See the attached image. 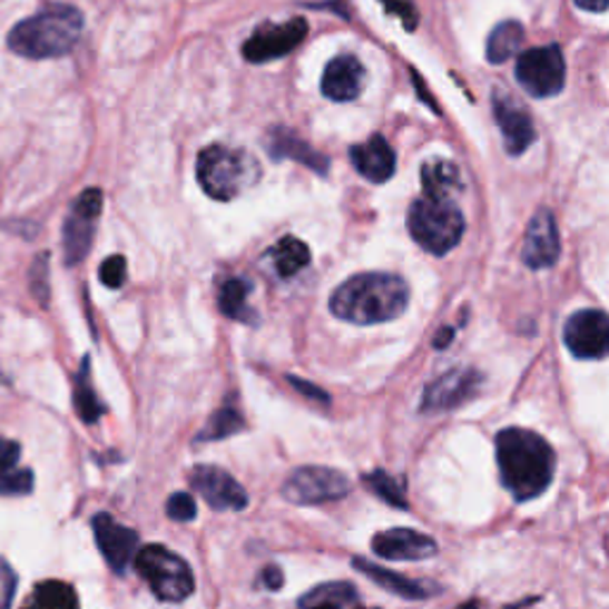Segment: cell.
I'll return each mask as SVG.
<instances>
[{
	"label": "cell",
	"instance_id": "6da1fadb",
	"mask_svg": "<svg viewBox=\"0 0 609 609\" xmlns=\"http://www.w3.org/2000/svg\"><path fill=\"white\" fill-rule=\"evenodd\" d=\"M495 455L502 485L517 502H527L548 491L554 477V450L541 433L508 426L495 436Z\"/></svg>",
	"mask_w": 609,
	"mask_h": 609
},
{
	"label": "cell",
	"instance_id": "7a4b0ae2",
	"mask_svg": "<svg viewBox=\"0 0 609 609\" xmlns=\"http://www.w3.org/2000/svg\"><path fill=\"white\" fill-rule=\"evenodd\" d=\"M410 286L403 276L389 272L355 274L343 282L334 295V315L357 326H372L397 320L407 310Z\"/></svg>",
	"mask_w": 609,
	"mask_h": 609
},
{
	"label": "cell",
	"instance_id": "3957f363",
	"mask_svg": "<svg viewBox=\"0 0 609 609\" xmlns=\"http://www.w3.org/2000/svg\"><path fill=\"white\" fill-rule=\"evenodd\" d=\"M81 31L84 14L72 6L56 3L17 24L10 31L8 46L29 60L60 58L77 46Z\"/></svg>",
	"mask_w": 609,
	"mask_h": 609
},
{
	"label": "cell",
	"instance_id": "277c9868",
	"mask_svg": "<svg viewBox=\"0 0 609 609\" xmlns=\"http://www.w3.org/2000/svg\"><path fill=\"white\" fill-rule=\"evenodd\" d=\"M410 236L431 255H448L464 236V215L452 196L424 194L410 205Z\"/></svg>",
	"mask_w": 609,
	"mask_h": 609
},
{
	"label": "cell",
	"instance_id": "5b68a950",
	"mask_svg": "<svg viewBox=\"0 0 609 609\" xmlns=\"http://www.w3.org/2000/svg\"><path fill=\"white\" fill-rule=\"evenodd\" d=\"M259 163L246 150L226 148V146H207L198 155V184L215 200H234L243 190L257 184Z\"/></svg>",
	"mask_w": 609,
	"mask_h": 609
},
{
	"label": "cell",
	"instance_id": "8992f818",
	"mask_svg": "<svg viewBox=\"0 0 609 609\" xmlns=\"http://www.w3.org/2000/svg\"><path fill=\"white\" fill-rule=\"evenodd\" d=\"M134 567L163 602H184L196 590L194 571L184 557L165 546H146L136 552Z\"/></svg>",
	"mask_w": 609,
	"mask_h": 609
},
{
	"label": "cell",
	"instance_id": "52a82bcc",
	"mask_svg": "<svg viewBox=\"0 0 609 609\" xmlns=\"http://www.w3.org/2000/svg\"><path fill=\"white\" fill-rule=\"evenodd\" d=\"M353 483L338 469L307 464L295 469V472L284 483V498L293 504H303V508H315V504L334 502L351 493Z\"/></svg>",
	"mask_w": 609,
	"mask_h": 609
},
{
	"label": "cell",
	"instance_id": "ba28073f",
	"mask_svg": "<svg viewBox=\"0 0 609 609\" xmlns=\"http://www.w3.org/2000/svg\"><path fill=\"white\" fill-rule=\"evenodd\" d=\"M517 81L533 98H550L564 89L567 65L560 46L527 50L517 60Z\"/></svg>",
	"mask_w": 609,
	"mask_h": 609
},
{
	"label": "cell",
	"instance_id": "9c48e42d",
	"mask_svg": "<svg viewBox=\"0 0 609 609\" xmlns=\"http://www.w3.org/2000/svg\"><path fill=\"white\" fill-rule=\"evenodd\" d=\"M100 210H102L100 188H86L84 194L75 200L72 210H69V217L65 219V229H62L65 265L75 267L81 263L86 255H89Z\"/></svg>",
	"mask_w": 609,
	"mask_h": 609
},
{
	"label": "cell",
	"instance_id": "30bf717a",
	"mask_svg": "<svg viewBox=\"0 0 609 609\" xmlns=\"http://www.w3.org/2000/svg\"><path fill=\"white\" fill-rule=\"evenodd\" d=\"M307 22L303 17H293L284 24H263L253 31V37L243 43V58L253 65H263L284 58L298 48L307 37Z\"/></svg>",
	"mask_w": 609,
	"mask_h": 609
},
{
	"label": "cell",
	"instance_id": "8fae6325",
	"mask_svg": "<svg viewBox=\"0 0 609 609\" xmlns=\"http://www.w3.org/2000/svg\"><path fill=\"white\" fill-rule=\"evenodd\" d=\"M483 384V376L474 367H462V370H450L448 374L431 381L424 391L420 412L424 414H441L458 410L472 400Z\"/></svg>",
	"mask_w": 609,
	"mask_h": 609
},
{
	"label": "cell",
	"instance_id": "7c38bea8",
	"mask_svg": "<svg viewBox=\"0 0 609 609\" xmlns=\"http://www.w3.org/2000/svg\"><path fill=\"white\" fill-rule=\"evenodd\" d=\"M564 345L579 360H602L609 351V320L602 310H579L564 324Z\"/></svg>",
	"mask_w": 609,
	"mask_h": 609
},
{
	"label": "cell",
	"instance_id": "4fadbf2b",
	"mask_svg": "<svg viewBox=\"0 0 609 609\" xmlns=\"http://www.w3.org/2000/svg\"><path fill=\"white\" fill-rule=\"evenodd\" d=\"M190 489L217 512H240L248 508V493L243 485L215 464H198L190 472Z\"/></svg>",
	"mask_w": 609,
	"mask_h": 609
},
{
	"label": "cell",
	"instance_id": "5bb4252c",
	"mask_svg": "<svg viewBox=\"0 0 609 609\" xmlns=\"http://www.w3.org/2000/svg\"><path fill=\"white\" fill-rule=\"evenodd\" d=\"M91 524L96 543L110 569L117 573H125L138 552V533L134 529L121 527L108 512L96 514Z\"/></svg>",
	"mask_w": 609,
	"mask_h": 609
},
{
	"label": "cell",
	"instance_id": "9a60e30c",
	"mask_svg": "<svg viewBox=\"0 0 609 609\" xmlns=\"http://www.w3.org/2000/svg\"><path fill=\"white\" fill-rule=\"evenodd\" d=\"M560 232H557V222L550 210H538L531 222L524 236V251H521V257H524V265L529 269H548L552 267L557 259H560Z\"/></svg>",
	"mask_w": 609,
	"mask_h": 609
},
{
	"label": "cell",
	"instance_id": "2e32d148",
	"mask_svg": "<svg viewBox=\"0 0 609 609\" xmlns=\"http://www.w3.org/2000/svg\"><path fill=\"white\" fill-rule=\"evenodd\" d=\"M372 550L381 557V560L420 562V560H426V557L436 554L439 543L433 541L431 536H424L420 531L391 529V531H381L374 536Z\"/></svg>",
	"mask_w": 609,
	"mask_h": 609
},
{
	"label": "cell",
	"instance_id": "e0dca14e",
	"mask_svg": "<svg viewBox=\"0 0 609 609\" xmlns=\"http://www.w3.org/2000/svg\"><path fill=\"white\" fill-rule=\"evenodd\" d=\"M493 115L510 155H524L536 141V127L529 112L504 94H493Z\"/></svg>",
	"mask_w": 609,
	"mask_h": 609
},
{
	"label": "cell",
	"instance_id": "ac0fdd59",
	"mask_svg": "<svg viewBox=\"0 0 609 609\" xmlns=\"http://www.w3.org/2000/svg\"><path fill=\"white\" fill-rule=\"evenodd\" d=\"M351 160L360 177L372 184H386L395 174V153L381 134H374L370 141L353 146Z\"/></svg>",
	"mask_w": 609,
	"mask_h": 609
},
{
	"label": "cell",
	"instance_id": "d6986e66",
	"mask_svg": "<svg viewBox=\"0 0 609 609\" xmlns=\"http://www.w3.org/2000/svg\"><path fill=\"white\" fill-rule=\"evenodd\" d=\"M364 67L355 56H338L326 65L322 77V94L334 102L355 100L362 91Z\"/></svg>",
	"mask_w": 609,
	"mask_h": 609
},
{
	"label": "cell",
	"instance_id": "ffe728a7",
	"mask_svg": "<svg viewBox=\"0 0 609 609\" xmlns=\"http://www.w3.org/2000/svg\"><path fill=\"white\" fill-rule=\"evenodd\" d=\"M353 567H355L360 573H364V577H370L376 586H381L384 590H389V593L400 596V598H407V600H426L429 596L439 593V588H436V586H431V583H426V581H412V579L403 577V573H397V571H391V569L381 567V564H374V562L362 560V557H355Z\"/></svg>",
	"mask_w": 609,
	"mask_h": 609
},
{
	"label": "cell",
	"instance_id": "44dd1931",
	"mask_svg": "<svg viewBox=\"0 0 609 609\" xmlns=\"http://www.w3.org/2000/svg\"><path fill=\"white\" fill-rule=\"evenodd\" d=\"M267 148L274 160H295L310 167L312 171L322 174V177H326L328 160L288 129H272L267 136Z\"/></svg>",
	"mask_w": 609,
	"mask_h": 609
},
{
	"label": "cell",
	"instance_id": "7402d4cb",
	"mask_svg": "<svg viewBox=\"0 0 609 609\" xmlns=\"http://www.w3.org/2000/svg\"><path fill=\"white\" fill-rule=\"evenodd\" d=\"M20 443L0 439V495H29L33 491V472L20 469Z\"/></svg>",
	"mask_w": 609,
	"mask_h": 609
},
{
	"label": "cell",
	"instance_id": "603a6c76",
	"mask_svg": "<svg viewBox=\"0 0 609 609\" xmlns=\"http://www.w3.org/2000/svg\"><path fill=\"white\" fill-rule=\"evenodd\" d=\"M298 609H364L353 583L332 581L315 586L298 600Z\"/></svg>",
	"mask_w": 609,
	"mask_h": 609
},
{
	"label": "cell",
	"instance_id": "cb8c5ba5",
	"mask_svg": "<svg viewBox=\"0 0 609 609\" xmlns=\"http://www.w3.org/2000/svg\"><path fill=\"white\" fill-rule=\"evenodd\" d=\"M75 407H77V414L84 424H96V422H100V416L106 414V405L100 403L98 395H96V389L91 384V360L89 357L81 360V367L75 376Z\"/></svg>",
	"mask_w": 609,
	"mask_h": 609
},
{
	"label": "cell",
	"instance_id": "d4e9b609",
	"mask_svg": "<svg viewBox=\"0 0 609 609\" xmlns=\"http://www.w3.org/2000/svg\"><path fill=\"white\" fill-rule=\"evenodd\" d=\"M248 293H251V284L246 278H229V282H224L222 291H219V310L224 317L243 322V324H255V310L248 305Z\"/></svg>",
	"mask_w": 609,
	"mask_h": 609
},
{
	"label": "cell",
	"instance_id": "484cf974",
	"mask_svg": "<svg viewBox=\"0 0 609 609\" xmlns=\"http://www.w3.org/2000/svg\"><path fill=\"white\" fill-rule=\"evenodd\" d=\"M521 43H524V27L517 20L502 22L491 31L489 43H485V58H489L491 65L508 62L519 53Z\"/></svg>",
	"mask_w": 609,
	"mask_h": 609
},
{
	"label": "cell",
	"instance_id": "4316f807",
	"mask_svg": "<svg viewBox=\"0 0 609 609\" xmlns=\"http://www.w3.org/2000/svg\"><path fill=\"white\" fill-rule=\"evenodd\" d=\"M269 259L282 278H291L310 265V248L301 238L286 236L269 251Z\"/></svg>",
	"mask_w": 609,
	"mask_h": 609
},
{
	"label": "cell",
	"instance_id": "83f0119b",
	"mask_svg": "<svg viewBox=\"0 0 609 609\" xmlns=\"http://www.w3.org/2000/svg\"><path fill=\"white\" fill-rule=\"evenodd\" d=\"M22 609H79L77 590L65 581H41Z\"/></svg>",
	"mask_w": 609,
	"mask_h": 609
},
{
	"label": "cell",
	"instance_id": "f1b7e54d",
	"mask_svg": "<svg viewBox=\"0 0 609 609\" xmlns=\"http://www.w3.org/2000/svg\"><path fill=\"white\" fill-rule=\"evenodd\" d=\"M422 188L424 194L433 196H452L462 188L460 169L448 160H429L422 167Z\"/></svg>",
	"mask_w": 609,
	"mask_h": 609
},
{
	"label": "cell",
	"instance_id": "f546056e",
	"mask_svg": "<svg viewBox=\"0 0 609 609\" xmlns=\"http://www.w3.org/2000/svg\"><path fill=\"white\" fill-rule=\"evenodd\" d=\"M243 426H246V422H243L240 412L236 407L224 405L210 416V422H207L205 429L198 433V441H224L243 431Z\"/></svg>",
	"mask_w": 609,
	"mask_h": 609
},
{
	"label": "cell",
	"instance_id": "4dcf8cb0",
	"mask_svg": "<svg viewBox=\"0 0 609 609\" xmlns=\"http://www.w3.org/2000/svg\"><path fill=\"white\" fill-rule=\"evenodd\" d=\"M362 481L367 483V489H370L374 495H379L381 500L389 502L391 508L403 510V512L407 510V500H405V495H403V489H400V483H397L393 477H389L386 472H381V469H376V472L364 474Z\"/></svg>",
	"mask_w": 609,
	"mask_h": 609
},
{
	"label": "cell",
	"instance_id": "1f68e13d",
	"mask_svg": "<svg viewBox=\"0 0 609 609\" xmlns=\"http://www.w3.org/2000/svg\"><path fill=\"white\" fill-rule=\"evenodd\" d=\"M167 517L174 521H194L198 517V504L190 493H174L167 500Z\"/></svg>",
	"mask_w": 609,
	"mask_h": 609
},
{
	"label": "cell",
	"instance_id": "d6a6232c",
	"mask_svg": "<svg viewBox=\"0 0 609 609\" xmlns=\"http://www.w3.org/2000/svg\"><path fill=\"white\" fill-rule=\"evenodd\" d=\"M100 282L108 288H121V284L127 282V259L121 255H110L100 265Z\"/></svg>",
	"mask_w": 609,
	"mask_h": 609
},
{
	"label": "cell",
	"instance_id": "836d02e7",
	"mask_svg": "<svg viewBox=\"0 0 609 609\" xmlns=\"http://www.w3.org/2000/svg\"><path fill=\"white\" fill-rule=\"evenodd\" d=\"M29 286L33 295L46 305L48 303V255H39L29 272Z\"/></svg>",
	"mask_w": 609,
	"mask_h": 609
},
{
	"label": "cell",
	"instance_id": "e575fe53",
	"mask_svg": "<svg viewBox=\"0 0 609 609\" xmlns=\"http://www.w3.org/2000/svg\"><path fill=\"white\" fill-rule=\"evenodd\" d=\"M17 593V573L14 569L0 560V609H10Z\"/></svg>",
	"mask_w": 609,
	"mask_h": 609
},
{
	"label": "cell",
	"instance_id": "d590c367",
	"mask_svg": "<svg viewBox=\"0 0 609 609\" xmlns=\"http://www.w3.org/2000/svg\"><path fill=\"white\" fill-rule=\"evenodd\" d=\"M381 3L386 6L389 12L400 14V20L405 22V27H407L410 31L416 27V12H414V8H412L410 3H400V0H381Z\"/></svg>",
	"mask_w": 609,
	"mask_h": 609
},
{
	"label": "cell",
	"instance_id": "8d00e7d4",
	"mask_svg": "<svg viewBox=\"0 0 609 609\" xmlns=\"http://www.w3.org/2000/svg\"><path fill=\"white\" fill-rule=\"evenodd\" d=\"M288 381H291V384H293L295 389H298V393H303L305 397L317 400V403H328L326 391H322L320 386L310 384V381H303V379H298V376H288Z\"/></svg>",
	"mask_w": 609,
	"mask_h": 609
},
{
	"label": "cell",
	"instance_id": "74e56055",
	"mask_svg": "<svg viewBox=\"0 0 609 609\" xmlns=\"http://www.w3.org/2000/svg\"><path fill=\"white\" fill-rule=\"evenodd\" d=\"M282 581H284V573L278 567L269 564L265 571H263V583L269 588V590H278L282 588Z\"/></svg>",
	"mask_w": 609,
	"mask_h": 609
},
{
	"label": "cell",
	"instance_id": "f35d334b",
	"mask_svg": "<svg viewBox=\"0 0 609 609\" xmlns=\"http://www.w3.org/2000/svg\"><path fill=\"white\" fill-rule=\"evenodd\" d=\"M573 3H577L583 10H588V12H605L607 6H609V0H573Z\"/></svg>",
	"mask_w": 609,
	"mask_h": 609
},
{
	"label": "cell",
	"instance_id": "ab89813d",
	"mask_svg": "<svg viewBox=\"0 0 609 609\" xmlns=\"http://www.w3.org/2000/svg\"><path fill=\"white\" fill-rule=\"evenodd\" d=\"M452 338H455V328H452V326H443L441 332H439V336H436V341H433V345H436V347H445Z\"/></svg>",
	"mask_w": 609,
	"mask_h": 609
}]
</instances>
